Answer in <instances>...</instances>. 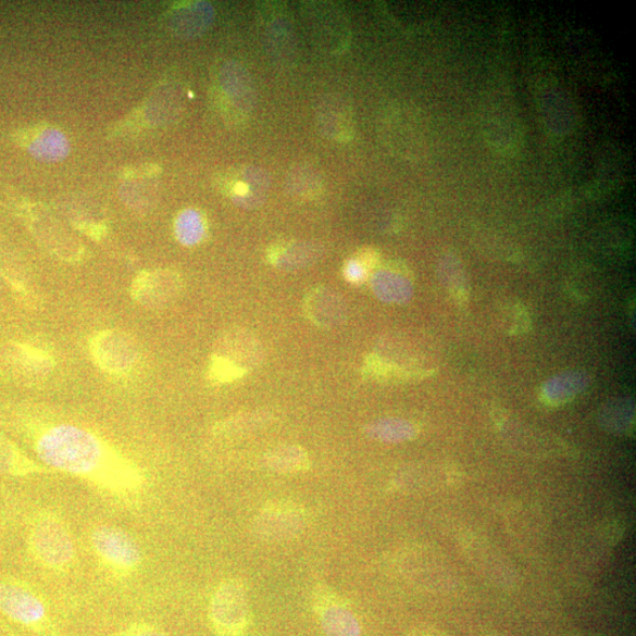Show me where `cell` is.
<instances>
[{"instance_id": "2", "label": "cell", "mask_w": 636, "mask_h": 636, "mask_svg": "<svg viewBox=\"0 0 636 636\" xmlns=\"http://www.w3.org/2000/svg\"><path fill=\"white\" fill-rule=\"evenodd\" d=\"M26 544L34 561L46 571L66 573L76 562L74 536L62 517L53 512L41 511L33 517Z\"/></svg>"}, {"instance_id": "1", "label": "cell", "mask_w": 636, "mask_h": 636, "mask_svg": "<svg viewBox=\"0 0 636 636\" xmlns=\"http://www.w3.org/2000/svg\"><path fill=\"white\" fill-rule=\"evenodd\" d=\"M38 458L48 469L78 477L104 497L134 504L144 497L148 478L140 466L92 432L55 424L35 438Z\"/></svg>"}, {"instance_id": "3", "label": "cell", "mask_w": 636, "mask_h": 636, "mask_svg": "<svg viewBox=\"0 0 636 636\" xmlns=\"http://www.w3.org/2000/svg\"><path fill=\"white\" fill-rule=\"evenodd\" d=\"M0 613L40 636H60L45 597L23 579L0 575Z\"/></svg>"}, {"instance_id": "13", "label": "cell", "mask_w": 636, "mask_h": 636, "mask_svg": "<svg viewBox=\"0 0 636 636\" xmlns=\"http://www.w3.org/2000/svg\"><path fill=\"white\" fill-rule=\"evenodd\" d=\"M111 636H170L165 631L148 621H137Z\"/></svg>"}, {"instance_id": "4", "label": "cell", "mask_w": 636, "mask_h": 636, "mask_svg": "<svg viewBox=\"0 0 636 636\" xmlns=\"http://www.w3.org/2000/svg\"><path fill=\"white\" fill-rule=\"evenodd\" d=\"M89 539L99 563L117 577H129L144 564V553L137 541L119 527L99 525L91 531Z\"/></svg>"}, {"instance_id": "7", "label": "cell", "mask_w": 636, "mask_h": 636, "mask_svg": "<svg viewBox=\"0 0 636 636\" xmlns=\"http://www.w3.org/2000/svg\"><path fill=\"white\" fill-rule=\"evenodd\" d=\"M90 351L98 366L110 374L132 371L138 359L133 339L115 331H104L92 337Z\"/></svg>"}, {"instance_id": "14", "label": "cell", "mask_w": 636, "mask_h": 636, "mask_svg": "<svg viewBox=\"0 0 636 636\" xmlns=\"http://www.w3.org/2000/svg\"><path fill=\"white\" fill-rule=\"evenodd\" d=\"M245 180H237L235 186H234V192L236 195H240V196H245V198H247L249 196V194H253L257 192V195H261L258 191H254V187H253V180H258L257 176L252 175H245Z\"/></svg>"}, {"instance_id": "8", "label": "cell", "mask_w": 636, "mask_h": 636, "mask_svg": "<svg viewBox=\"0 0 636 636\" xmlns=\"http://www.w3.org/2000/svg\"><path fill=\"white\" fill-rule=\"evenodd\" d=\"M179 289V278L175 274L146 273L136 278L133 295L140 304L154 308L174 300Z\"/></svg>"}, {"instance_id": "9", "label": "cell", "mask_w": 636, "mask_h": 636, "mask_svg": "<svg viewBox=\"0 0 636 636\" xmlns=\"http://www.w3.org/2000/svg\"><path fill=\"white\" fill-rule=\"evenodd\" d=\"M50 470L24 454L16 445L0 433V476L27 477L48 474Z\"/></svg>"}, {"instance_id": "10", "label": "cell", "mask_w": 636, "mask_h": 636, "mask_svg": "<svg viewBox=\"0 0 636 636\" xmlns=\"http://www.w3.org/2000/svg\"><path fill=\"white\" fill-rule=\"evenodd\" d=\"M320 624L327 636H360L361 626L356 615L341 602L320 603Z\"/></svg>"}, {"instance_id": "12", "label": "cell", "mask_w": 636, "mask_h": 636, "mask_svg": "<svg viewBox=\"0 0 636 636\" xmlns=\"http://www.w3.org/2000/svg\"><path fill=\"white\" fill-rule=\"evenodd\" d=\"M263 421L264 417L262 414L242 415L223 424L221 431L222 433L244 434L259 428L262 426Z\"/></svg>"}, {"instance_id": "11", "label": "cell", "mask_w": 636, "mask_h": 636, "mask_svg": "<svg viewBox=\"0 0 636 636\" xmlns=\"http://www.w3.org/2000/svg\"><path fill=\"white\" fill-rule=\"evenodd\" d=\"M269 470L279 474H297L309 469L307 451L299 446H279L269 451L264 458Z\"/></svg>"}, {"instance_id": "6", "label": "cell", "mask_w": 636, "mask_h": 636, "mask_svg": "<svg viewBox=\"0 0 636 636\" xmlns=\"http://www.w3.org/2000/svg\"><path fill=\"white\" fill-rule=\"evenodd\" d=\"M307 525L302 508L288 501L267 502L254 519L253 531L267 543H283L300 536Z\"/></svg>"}, {"instance_id": "5", "label": "cell", "mask_w": 636, "mask_h": 636, "mask_svg": "<svg viewBox=\"0 0 636 636\" xmlns=\"http://www.w3.org/2000/svg\"><path fill=\"white\" fill-rule=\"evenodd\" d=\"M209 620L219 636H244L249 620L247 590L237 579H225L212 593Z\"/></svg>"}]
</instances>
